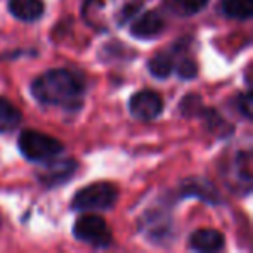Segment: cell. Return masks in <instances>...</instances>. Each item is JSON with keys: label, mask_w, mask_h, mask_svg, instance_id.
<instances>
[{"label": "cell", "mask_w": 253, "mask_h": 253, "mask_svg": "<svg viewBox=\"0 0 253 253\" xmlns=\"http://www.w3.org/2000/svg\"><path fill=\"white\" fill-rule=\"evenodd\" d=\"M32 94L42 104L73 109L85 94V80L75 71L50 70L33 82Z\"/></svg>", "instance_id": "cell-1"}, {"label": "cell", "mask_w": 253, "mask_h": 253, "mask_svg": "<svg viewBox=\"0 0 253 253\" xmlns=\"http://www.w3.org/2000/svg\"><path fill=\"white\" fill-rule=\"evenodd\" d=\"M142 0H85L84 18L97 30L125 25L141 9Z\"/></svg>", "instance_id": "cell-2"}, {"label": "cell", "mask_w": 253, "mask_h": 253, "mask_svg": "<svg viewBox=\"0 0 253 253\" xmlns=\"http://www.w3.org/2000/svg\"><path fill=\"white\" fill-rule=\"evenodd\" d=\"M118 189L109 182H94L82 187L71 200L75 211H106L115 207Z\"/></svg>", "instance_id": "cell-3"}, {"label": "cell", "mask_w": 253, "mask_h": 253, "mask_svg": "<svg viewBox=\"0 0 253 253\" xmlns=\"http://www.w3.org/2000/svg\"><path fill=\"white\" fill-rule=\"evenodd\" d=\"M19 151L30 162H47L63 153V144L57 139L37 130H25L19 135Z\"/></svg>", "instance_id": "cell-4"}, {"label": "cell", "mask_w": 253, "mask_h": 253, "mask_svg": "<svg viewBox=\"0 0 253 253\" xmlns=\"http://www.w3.org/2000/svg\"><path fill=\"white\" fill-rule=\"evenodd\" d=\"M73 236L82 243H87L92 246H104L111 245V232L108 229V224L99 215H82L73 225Z\"/></svg>", "instance_id": "cell-5"}, {"label": "cell", "mask_w": 253, "mask_h": 253, "mask_svg": "<svg viewBox=\"0 0 253 253\" xmlns=\"http://www.w3.org/2000/svg\"><path fill=\"white\" fill-rule=\"evenodd\" d=\"M49 162V160H47ZM77 172V162L71 158H61L54 160L50 158V162L47 165H43L42 169L37 172V179L40 180V184L45 187H56L63 186L64 182L71 179Z\"/></svg>", "instance_id": "cell-6"}, {"label": "cell", "mask_w": 253, "mask_h": 253, "mask_svg": "<svg viewBox=\"0 0 253 253\" xmlns=\"http://www.w3.org/2000/svg\"><path fill=\"white\" fill-rule=\"evenodd\" d=\"M128 109H130L132 116L137 120H144V122L146 120H155L163 111L162 95L153 90H141L130 97Z\"/></svg>", "instance_id": "cell-7"}, {"label": "cell", "mask_w": 253, "mask_h": 253, "mask_svg": "<svg viewBox=\"0 0 253 253\" xmlns=\"http://www.w3.org/2000/svg\"><path fill=\"white\" fill-rule=\"evenodd\" d=\"M163 30H165V21L155 11H148L144 14H141L139 18H135V21L130 26L132 35L135 39H144V40L155 39V37L162 35Z\"/></svg>", "instance_id": "cell-8"}, {"label": "cell", "mask_w": 253, "mask_h": 253, "mask_svg": "<svg viewBox=\"0 0 253 253\" xmlns=\"http://www.w3.org/2000/svg\"><path fill=\"white\" fill-rule=\"evenodd\" d=\"M189 245L196 252H218L224 248V236L215 229H198L191 234Z\"/></svg>", "instance_id": "cell-9"}, {"label": "cell", "mask_w": 253, "mask_h": 253, "mask_svg": "<svg viewBox=\"0 0 253 253\" xmlns=\"http://www.w3.org/2000/svg\"><path fill=\"white\" fill-rule=\"evenodd\" d=\"M42 0H9V11L21 21H37L43 14Z\"/></svg>", "instance_id": "cell-10"}, {"label": "cell", "mask_w": 253, "mask_h": 253, "mask_svg": "<svg viewBox=\"0 0 253 253\" xmlns=\"http://www.w3.org/2000/svg\"><path fill=\"white\" fill-rule=\"evenodd\" d=\"M21 123V111L7 99L0 97V132H11Z\"/></svg>", "instance_id": "cell-11"}, {"label": "cell", "mask_w": 253, "mask_h": 253, "mask_svg": "<svg viewBox=\"0 0 253 253\" xmlns=\"http://www.w3.org/2000/svg\"><path fill=\"white\" fill-rule=\"evenodd\" d=\"M222 12L232 19H250L253 14V0H222Z\"/></svg>", "instance_id": "cell-12"}, {"label": "cell", "mask_w": 253, "mask_h": 253, "mask_svg": "<svg viewBox=\"0 0 253 253\" xmlns=\"http://www.w3.org/2000/svg\"><path fill=\"white\" fill-rule=\"evenodd\" d=\"M148 68L153 77L162 78V80L169 78L173 71V57L170 56V52H160L149 59Z\"/></svg>", "instance_id": "cell-13"}, {"label": "cell", "mask_w": 253, "mask_h": 253, "mask_svg": "<svg viewBox=\"0 0 253 253\" xmlns=\"http://www.w3.org/2000/svg\"><path fill=\"white\" fill-rule=\"evenodd\" d=\"M186 187H187V193L193 194V196H200L201 200L208 201V203H217L218 201V193L210 187V184L207 180H201V179H194L193 184L191 182H186Z\"/></svg>", "instance_id": "cell-14"}, {"label": "cell", "mask_w": 253, "mask_h": 253, "mask_svg": "<svg viewBox=\"0 0 253 253\" xmlns=\"http://www.w3.org/2000/svg\"><path fill=\"white\" fill-rule=\"evenodd\" d=\"M175 4L179 5V9L186 14H196L201 9L207 7L208 0H175Z\"/></svg>", "instance_id": "cell-15"}, {"label": "cell", "mask_w": 253, "mask_h": 253, "mask_svg": "<svg viewBox=\"0 0 253 253\" xmlns=\"http://www.w3.org/2000/svg\"><path fill=\"white\" fill-rule=\"evenodd\" d=\"M175 68H177L179 77L184 78V80H191V78H194L198 73V66L193 59H180V63L177 64Z\"/></svg>", "instance_id": "cell-16"}, {"label": "cell", "mask_w": 253, "mask_h": 253, "mask_svg": "<svg viewBox=\"0 0 253 253\" xmlns=\"http://www.w3.org/2000/svg\"><path fill=\"white\" fill-rule=\"evenodd\" d=\"M236 108H238V111L241 113L245 118H252V95H250V92H246V94H239L238 101H236Z\"/></svg>", "instance_id": "cell-17"}]
</instances>
